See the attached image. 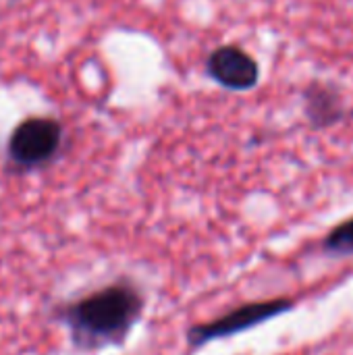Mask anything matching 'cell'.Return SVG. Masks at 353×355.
I'll return each mask as SVG.
<instances>
[{
  "mask_svg": "<svg viewBox=\"0 0 353 355\" xmlns=\"http://www.w3.org/2000/svg\"><path fill=\"white\" fill-rule=\"evenodd\" d=\"M146 310V295L131 279L112 281L92 293L54 308V320L60 322L71 345L81 354H96L108 347H121Z\"/></svg>",
  "mask_w": 353,
  "mask_h": 355,
  "instance_id": "1",
  "label": "cell"
},
{
  "mask_svg": "<svg viewBox=\"0 0 353 355\" xmlns=\"http://www.w3.org/2000/svg\"><path fill=\"white\" fill-rule=\"evenodd\" d=\"M64 127L52 116H29L21 121L6 144V158L15 173L48 166L60 152Z\"/></svg>",
  "mask_w": 353,
  "mask_h": 355,
  "instance_id": "2",
  "label": "cell"
},
{
  "mask_svg": "<svg viewBox=\"0 0 353 355\" xmlns=\"http://www.w3.org/2000/svg\"><path fill=\"white\" fill-rule=\"evenodd\" d=\"M293 300L289 297H275V300H262V302H250L243 304L221 318H214L210 322L196 324L187 331V347L189 349H200L212 341L229 339L233 335L246 333L262 322H268L293 308Z\"/></svg>",
  "mask_w": 353,
  "mask_h": 355,
  "instance_id": "3",
  "label": "cell"
},
{
  "mask_svg": "<svg viewBox=\"0 0 353 355\" xmlns=\"http://www.w3.org/2000/svg\"><path fill=\"white\" fill-rule=\"evenodd\" d=\"M206 75L225 89L248 92L260 79V67L252 54L239 46H218L206 58Z\"/></svg>",
  "mask_w": 353,
  "mask_h": 355,
  "instance_id": "4",
  "label": "cell"
},
{
  "mask_svg": "<svg viewBox=\"0 0 353 355\" xmlns=\"http://www.w3.org/2000/svg\"><path fill=\"white\" fill-rule=\"evenodd\" d=\"M304 108H306V116L318 129L337 123L343 114L339 96L333 94L329 87H322L316 83L304 92Z\"/></svg>",
  "mask_w": 353,
  "mask_h": 355,
  "instance_id": "5",
  "label": "cell"
},
{
  "mask_svg": "<svg viewBox=\"0 0 353 355\" xmlns=\"http://www.w3.org/2000/svg\"><path fill=\"white\" fill-rule=\"evenodd\" d=\"M325 252L333 256H353V218L337 225L325 239Z\"/></svg>",
  "mask_w": 353,
  "mask_h": 355,
  "instance_id": "6",
  "label": "cell"
}]
</instances>
